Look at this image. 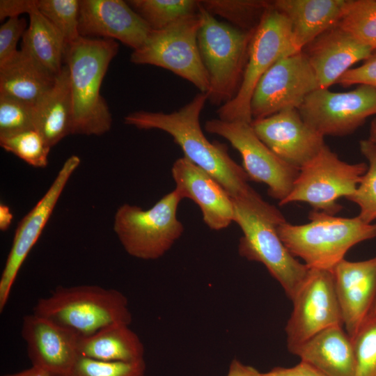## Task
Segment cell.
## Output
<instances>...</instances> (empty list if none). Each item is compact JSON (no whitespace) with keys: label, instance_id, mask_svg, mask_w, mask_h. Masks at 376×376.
<instances>
[{"label":"cell","instance_id":"1","mask_svg":"<svg viewBox=\"0 0 376 376\" xmlns=\"http://www.w3.org/2000/svg\"><path fill=\"white\" fill-rule=\"evenodd\" d=\"M207 101V93L200 92L175 111H134L125 116L124 123L139 129H157L168 133L181 148L184 157L214 178L233 200L260 210H272L274 206L251 188L243 167L230 157L227 147L210 141L204 135L200 116Z\"/></svg>","mask_w":376,"mask_h":376},{"label":"cell","instance_id":"2","mask_svg":"<svg viewBox=\"0 0 376 376\" xmlns=\"http://www.w3.org/2000/svg\"><path fill=\"white\" fill-rule=\"evenodd\" d=\"M118 47L114 40L81 36L67 45L65 62L73 104L72 134L100 136L110 130L112 116L100 88Z\"/></svg>","mask_w":376,"mask_h":376},{"label":"cell","instance_id":"3","mask_svg":"<svg viewBox=\"0 0 376 376\" xmlns=\"http://www.w3.org/2000/svg\"><path fill=\"white\" fill-rule=\"evenodd\" d=\"M308 219L301 225L285 221L276 230L288 251L309 268L332 270L350 249L376 237V224H366L358 216L340 217L313 210Z\"/></svg>","mask_w":376,"mask_h":376},{"label":"cell","instance_id":"4","mask_svg":"<svg viewBox=\"0 0 376 376\" xmlns=\"http://www.w3.org/2000/svg\"><path fill=\"white\" fill-rule=\"evenodd\" d=\"M33 313L79 336L113 324L130 325L132 321L127 297L118 290L96 285L59 286L37 301Z\"/></svg>","mask_w":376,"mask_h":376},{"label":"cell","instance_id":"5","mask_svg":"<svg viewBox=\"0 0 376 376\" xmlns=\"http://www.w3.org/2000/svg\"><path fill=\"white\" fill-rule=\"evenodd\" d=\"M202 25L198 45L209 81L207 101L222 106L236 95L254 30L244 31L217 20L199 2Z\"/></svg>","mask_w":376,"mask_h":376},{"label":"cell","instance_id":"6","mask_svg":"<svg viewBox=\"0 0 376 376\" xmlns=\"http://www.w3.org/2000/svg\"><path fill=\"white\" fill-rule=\"evenodd\" d=\"M233 201L234 222L243 234L238 244L240 256L262 263L292 301L310 268L288 251L278 235L276 226L286 221L285 217L269 215L244 203Z\"/></svg>","mask_w":376,"mask_h":376},{"label":"cell","instance_id":"7","mask_svg":"<svg viewBox=\"0 0 376 376\" xmlns=\"http://www.w3.org/2000/svg\"><path fill=\"white\" fill-rule=\"evenodd\" d=\"M182 199L174 189L148 210L128 203L120 205L114 215L113 230L125 251L142 260L163 256L184 232L177 217Z\"/></svg>","mask_w":376,"mask_h":376},{"label":"cell","instance_id":"8","mask_svg":"<svg viewBox=\"0 0 376 376\" xmlns=\"http://www.w3.org/2000/svg\"><path fill=\"white\" fill-rule=\"evenodd\" d=\"M296 52L288 18L271 3L254 31L240 88L233 99L219 108V118L251 123V101L259 80L279 59Z\"/></svg>","mask_w":376,"mask_h":376},{"label":"cell","instance_id":"9","mask_svg":"<svg viewBox=\"0 0 376 376\" xmlns=\"http://www.w3.org/2000/svg\"><path fill=\"white\" fill-rule=\"evenodd\" d=\"M201 25L202 18L197 13L164 29L151 30L145 43L132 51L130 61L171 71L191 82L201 93H207L209 81L198 45Z\"/></svg>","mask_w":376,"mask_h":376},{"label":"cell","instance_id":"10","mask_svg":"<svg viewBox=\"0 0 376 376\" xmlns=\"http://www.w3.org/2000/svg\"><path fill=\"white\" fill-rule=\"evenodd\" d=\"M367 169L365 162L349 164L340 159L325 145L299 169L291 192L279 204L305 202L315 210L335 215L342 209L337 201L354 192Z\"/></svg>","mask_w":376,"mask_h":376},{"label":"cell","instance_id":"11","mask_svg":"<svg viewBox=\"0 0 376 376\" xmlns=\"http://www.w3.org/2000/svg\"><path fill=\"white\" fill-rule=\"evenodd\" d=\"M205 130L220 136L240 154L249 179L267 185L268 194L279 203L291 192L299 169L274 154L256 135L251 123L210 119Z\"/></svg>","mask_w":376,"mask_h":376},{"label":"cell","instance_id":"12","mask_svg":"<svg viewBox=\"0 0 376 376\" xmlns=\"http://www.w3.org/2000/svg\"><path fill=\"white\" fill-rule=\"evenodd\" d=\"M303 120L323 135L343 136L376 114V88L359 85L347 92L318 88L298 108Z\"/></svg>","mask_w":376,"mask_h":376},{"label":"cell","instance_id":"13","mask_svg":"<svg viewBox=\"0 0 376 376\" xmlns=\"http://www.w3.org/2000/svg\"><path fill=\"white\" fill-rule=\"evenodd\" d=\"M319 88L303 51L284 56L260 78L251 101L252 120L263 119L287 109H297Z\"/></svg>","mask_w":376,"mask_h":376},{"label":"cell","instance_id":"14","mask_svg":"<svg viewBox=\"0 0 376 376\" xmlns=\"http://www.w3.org/2000/svg\"><path fill=\"white\" fill-rule=\"evenodd\" d=\"M292 302L293 309L285 328L288 350L324 329L343 327L332 270L310 268Z\"/></svg>","mask_w":376,"mask_h":376},{"label":"cell","instance_id":"15","mask_svg":"<svg viewBox=\"0 0 376 376\" xmlns=\"http://www.w3.org/2000/svg\"><path fill=\"white\" fill-rule=\"evenodd\" d=\"M77 155L68 157L48 190L19 223L0 278V312L10 297L18 272L40 236L70 178L80 164Z\"/></svg>","mask_w":376,"mask_h":376},{"label":"cell","instance_id":"16","mask_svg":"<svg viewBox=\"0 0 376 376\" xmlns=\"http://www.w3.org/2000/svg\"><path fill=\"white\" fill-rule=\"evenodd\" d=\"M251 125L258 137L274 154L299 169L326 145L324 136L310 127L297 109H287L253 120Z\"/></svg>","mask_w":376,"mask_h":376},{"label":"cell","instance_id":"17","mask_svg":"<svg viewBox=\"0 0 376 376\" xmlns=\"http://www.w3.org/2000/svg\"><path fill=\"white\" fill-rule=\"evenodd\" d=\"M21 335L31 366L49 376H70L80 357L79 336L34 313L23 318Z\"/></svg>","mask_w":376,"mask_h":376},{"label":"cell","instance_id":"18","mask_svg":"<svg viewBox=\"0 0 376 376\" xmlns=\"http://www.w3.org/2000/svg\"><path fill=\"white\" fill-rule=\"evenodd\" d=\"M151 30L127 1H80L81 37L116 40L135 50L145 43Z\"/></svg>","mask_w":376,"mask_h":376},{"label":"cell","instance_id":"19","mask_svg":"<svg viewBox=\"0 0 376 376\" xmlns=\"http://www.w3.org/2000/svg\"><path fill=\"white\" fill-rule=\"evenodd\" d=\"M332 273L343 327L352 338L376 304V256L361 261L343 259Z\"/></svg>","mask_w":376,"mask_h":376},{"label":"cell","instance_id":"20","mask_svg":"<svg viewBox=\"0 0 376 376\" xmlns=\"http://www.w3.org/2000/svg\"><path fill=\"white\" fill-rule=\"evenodd\" d=\"M175 189L182 198L193 201L200 208L205 224L219 230L234 221L233 198L206 171L185 157L178 158L171 168Z\"/></svg>","mask_w":376,"mask_h":376},{"label":"cell","instance_id":"21","mask_svg":"<svg viewBox=\"0 0 376 376\" xmlns=\"http://www.w3.org/2000/svg\"><path fill=\"white\" fill-rule=\"evenodd\" d=\"M302 50L315 73L319 88H328L354 63L373 52L338 25L328 29Z\"/></svg>","mask_w":376,"mask_h":376},{"label":"cell","instance_id":"22","mask_svg":"<svg viewBox=\"0 0 376 376\" xmlns=\"http://www.w3.org/2000/svg\"><path fill=\"white\" fill-rule=\"evenodd\" d=\"M348 0H276L274 8L288 19L294 47L302 51L328 29L337 25Z\"/></svg>","mask_w":376,"mask_h":376},{"label":"cell","instance_id":"23","mask_svg":"<svg viewBox=\"0 0 376 376\" xmlns=\"http://www.w3.org/2000/svg\"><path fill=\"white\" fill-rule=\"evenodd\" d=\"M326 376H355L352 340L342 326L324 329L288 350Z\"/></svg>","mask_w":376,"mask_h":376},{"label":"cell","instance_id":"24","mask_svg":"<svg viewBox=\"0 0 376 376\" xmlns=\"http://www.w3.org/2000/svg\"><path fill=\"white\" fill-rule=\"evenodd\" d=\"M56 78L21 49L0 64V95L36 107L53 87Z\"/></svg>","mask_w":376,"mask_h":376},{"label":"cell","instance_id":"25","mask_svg":"<svg viewBox=\"0 0 376 376\" xmlns=\"http://www.w3.org/2000/svg\"><path fill=\"white\" fill-rule=\"evenodd\" d=\"M73 104L69 71L64 65L57 75L54 84L36 107V129L52 148L72 134Z\"/></svg>","mask_w":376,"mask_h":376},{"label":"cell","instance_id":"26","mask_svg":"<svg viewBox=\"0 0 376 376\" xmlns=\"http://www.w3.org/2000/svg\"><path fill=\"white\" fill-rule=\"evenodd\" d=\"M78 351L81 357L103 361L134 362L144 359V346L130 325L113 324L92 335L80 336Z\"/></svg>","mask_w":376,"mask_h":376},{"label":"cell","instance_id":"27","mask_svg":"<svg viewBox=\"0 0 376 376\" xmlns=\"http://www.w3.org/2000/svg\"><path fill=\"white\" fill-rule=\"evenodd\" d=\"M22 37V49L53 75L63 68L67 44L60 32L36 8Z\"/></svg>","mask_w":376,"mask_h":376},{"label":"cell","instance_id":"28","mask_svg":"<svg viewBox=\"0 0 376 376\" xmlns=\"http://www.w3.org/2000/svg\"><path fill=\"white\" fill-rule=\"evenodd\" d=\"M130 7L152 30L167 27L177 20L198 13L199 1L129 0Z\"/></svg>","mask_w":376,"mask_h":376},{"label":"cell","instance_id":"29","mask_svg":"<svg viewBox=\"0 0 376 376\" xmlns=\"http://www.w3.org/2000/svg\"><path fill=\"white\" fill-rule=\"evenodd\" d=\"M199 2L212 15L221 17L232 26L244 31L256 29L272 3L260 0H203Z\"/></svg>","mask_w":376,"mask_h":376},{"label":"cell","instance_id":"30","mask_svg":"<svg viewBox=\"0 0 376 376\" xmlns=\"http://www.w3.org/2000/svg\"><path fill=\"white\" fill-rule=\"evenodd\" d=\"M337 25L361 44L376 50V0H348Z\"/></svg>","mask_w":376,"mask_h":376},{"label":"cell","instance_id":"31","mask_svg":"<svg viewBox=\"0 0 376 376\" xmlns=\"http://www.w3.org/2000/svg\"><path fill=\"white\" fill-rule=\"evenodd\" d=\"M359 146L368 161V169L354 192L346 198L359 207L361 221L373 224L376 219V143L366 139L361 141Z\"/></svg>","mask_w":376,"mask_h":376},{"label":"cell","instance_id":"32","mask_svg":"<svg viewBox=\"0 0 376 376\" xmlns=\"http://www.w3.org/2000/svg\"><path fill=\"white\" fill-rule=\"evenodd\" d=\"M0 146L33 167L45 168L48 164L51 147L36 128L0 136Z\"/></svg>","mask_w":376,"mask_h":376},{"label":"cell","instance_id":"33","mask_svg":"<svg viewBox=\"0 0 376 376\" xmlns=\"http://www.w3.org/2000/svg\"><path fill=\"white\" fill-rule=\"evenodd\" d=\"M80 0H38L37 9L60 32L67 45L80 36Z\"/></svg>","mask_w":376,"mask_h":376},{"label":"cell","instance_id":"34","mask_svg":"<svg viewBox=\"0 0 376 376\" xmlns=\"http://www.w3.org/2000/svg\"><path fill=\"white\" fill-rule=\"evenodd\" d=\"M352 340L355 376H376V313H371Z\"/></svg>","mask_w":376,"mask_h":376},{"label":"cell","instance_id":"35","mask_svg":"<svg viewBox=\"0 0 376 376\" xmlns=\"http://www.w3.org/2000/svg\"><path fill=\"white\" fill-rule=\"evenodd\" d=\"M36 128V107L0 95V136Z\"/></svg>","mask_w":376,"mask_h":376},{"label":"cell","instance_id":"36","mask_svg":"<svg viewBox=\"0 0 376 376\" xmlns=\"http://www.w3.org/2000/svg\"><path fill=\"white\" fill-rule=\"evenodd\" d=\"M144 359L134 362L103 361L80 356L70 376H145Z\"/></svg>","mask_w":376,"mask_h":376},{"label":"cell","instance_id":"37","mask_svg":"<svg viewBox=\"0 0 376 376\" xmlns=\"http://www.w3.org/2000/svg\"><path fill=\"white\" fill-rule=\"evenodd\" d=\"M26 20L11 17L0 26V64L6 62L18 51L17 45L27 29Z\"/></svg>","mask_w":376,"mask_h":376},{"label":"cell","instance_id":"38","mask_svg":"<svg viewBox=\"0 0 376 376\" xmlns=\"http://www.w3.org/2000/svg\"><path fill=\"white\" fill-rule=\"evenodd\" d=\"M343 86L366 85L376 88V50L362 65L350 68L338 80Z\"/></svg>","mask_w":376,"mask_h":376},{"label":"cell","instance_id":"39","mask_svg":"<svg viewBox=\"0 0 376 376\" xmlns=\"http://www.w3.org/2000/svg\"><path fill=\"white\" fill-rule=\"evenodd\" d=\"M38 0H1L0 20L17 17L19 15L30 13L37 8Z\"/></svg>","mask_w":376,"mask_h":376},{"label":"cell","instance_id":"40","mask_svg":"<svg viewBox=\"0 0 376 376\" xmlns=\"http://www.w3.org/2000/svg\"><path fill=\"white\" fill-rule=\"evenodd\" d=\"M263 376H326L311 366L300 361L298 364L286 367H274L263 373Z\"/></svg>","mask_w":376,"mask_h":376},{"label":"cell","instance_id":"41","mask_svg":"<svg viewBox=\"0 0 376 376\" xmlns=\"http://www.w3.org/2000/svg\"><path fill=\"white\" fill-rule=\"evenodd\" d=\"M227 376H263V373L254 367L234 359L230 362Z\"/></svg>","mask_w":376,"mask_h":376},{"label":"cell","instance_id":"42","mask_svg":"<svg viewBox=\"0 0 376 376\" xmlns=\"http://www.w3.org/2000/svg\"><path fill=\"white\" fill-rule=\"evenodd\" d=\"M13 219V214L10 211V207L3 204L1 203L0 205V229L2 231H6L8 230L12 220Z\"/></svg>","mask_w":376,"mask_h":376},{"label":"cell","instance_id":"43","mask_svg":"<svg viewBox=\"0 0 376 376\" xmlns=\"http://www.w3.org/2000/svg\"><path fill=\"white\" fill-rule=\"evenodd\" d=\"M3 376H49L45 371L43 370L31 366V367L23 370L19 372L6 374Z\"/></svg>","mask_w":376,"mask_h":376},{"label":"cell","instance_id":"44","mask_svg":"<svg viewBox=\"0 0 376 376\" xmlns=\"http://www.w3.org/2000/svg\"><path fill=\"white\" fill-rule=\"evenodd\" d=\"M370 141L376 143V118L370 123Z\"/></svg>","mask_w":376,"mask_h":376},{"label":"cell","instance_id":"45","mask_svg":"<svg viewBox=\"0 0 376 376\" xmlns=\"http://www.w3.org/2000/svg\"><path fill=\"white\" fill-rule=\"evenodd\" d=\"M373 312L376 313V304L375 305Z\"/></svg>","mask_w":376,"mask_h":376}]
</instances>
